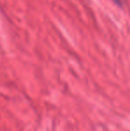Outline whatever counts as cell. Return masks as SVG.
<instances>
[{"mask_svg":"<svg viewBox=\"0 0 130 131\" xmlns=\"http://www.w3.org/2000/svg\"><path fill=\"white\" fill-rule=\"evenodd\" d=\"M114 1L116 2V3L120 4H120H121V2H120V0H114Z\"/></svg>","mask_w":130,"mask_h":131,"instance_id":"cell-1","label":"cell"}]
</instances>
